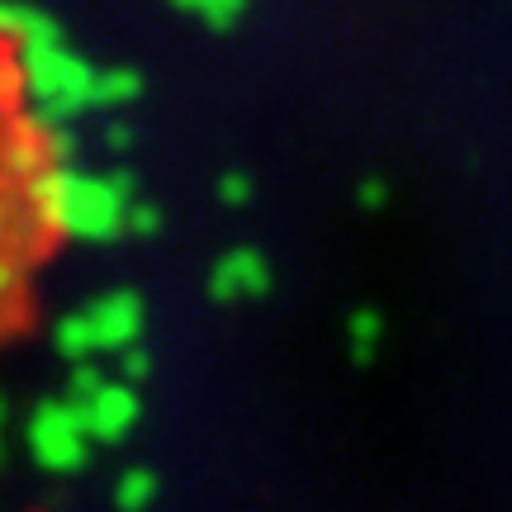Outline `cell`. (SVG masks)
Here are the masks:
<instances>
[{"label":"cell","mask_w":512,"mask_h":512,"mask_svg":"<svg viewBox=\"0 0 512 512\" xmlns=\"http://www.w3.org/2000/svg\"><path fill=\"white\" fill-rule=\"evenodd\" d=\"M133 209V181L119 176H86L67 171L62 181V238L67 242H114L128 233Z\"/></svg>","instance_id":"2"},{"label":"cell","mask_w":512,"mask_h":512,"mask_svg":"<svg viewBox=\"0 0 512 512\" xmlns=\"http://www.w3.org/2000/svg\"><path fill=\"white\" fill-rule=\"evenodd\" d=\"M67 128L29 95L24 48L0 34V337L29 323L34 271L62 238V181L72 171Z\"/></svg>","instance_id":"1"},{"label":"cell","mask_w":512,"mask_h":512,"mask_svg":"<svg viewBox=\"0 0 512 512\" xmlns=\"http://www.w3.org/2000/svg\"><path fill=\"white\" fill-rule=\"evenodd\" d=\"M24 76H29V95L43 119H72V114L95 105V67L86 57H76L67 43H43V48H24Z\"/></svg>","instance_id":"3"},{"label":"cell","mask_w":512,"mask_h":512,"mask_svg":"<svg viewBox=\"0 0 512 512\" xmlns=\"http://www.w3.org/2000/svg\"><path fill=\"white\" fill-rule=\"evenodd\" d=\"M266 290H271V266H266V256L256 252V247L223 252L214 261V271H209V294L223 299V304H233V299H261Z\"/></svg>","instance_id":"6"},{"label":"cell","mask_w":512,"mask_h":512,"mask_svg":"<svg viewBox=\"0 0 512 512\" xmlns=\"http://www.w3.org/2000/svg\"><path fill=\"white\" fill-rule=\"evenodd\" d=\"M380 313H370V309H361V313H351V323H347V342H351V361L356 366H370L375 361V347H380Z\"/></svg>","instance_id":"11"},{"label":"cell","mask_w":512,"mask_h":512,"mask_svg":"<svg viewBox=\"0 0 512 512\" xmlns=\"http://www.w3.org/2000/svg\"><path fill=\"white\" fill-rule=\"evenodd\" d=\"M0 34H10L19 48H43V43H62V24L38 5L0 0Z\"/></svg>","instance_id":"8"},{"label":"cell","mask_w":512,"mask_h":512,"mask_svg":"<svg viewBox=\"0 0 512 512\" xmlns=\"http://www.w3.org/2000/svg\"><path fill=\"white\" fill-rule=\"evenodd\" d=\"M81 408V422L95 441H124L133 432V422L143 413V403L133 394V384H105L91 403H76Z\"/></svg>","instance_id":"7"},{"label":"cell","mask_w":512,"mask_h":512,"mask_svg":"<svg viewBox=\"0 0 512 512\" xmlns=\"http://www.w3.org/2000/svg\"><path fill=\"white\" fill-rule=\"evenodd\" d=\"M171 5H181L185 15H195L209 29H233L247 15V0H171Z\"/></svg>","instance_id":"12"},{"label":"cell","mask_w":512,"mask_h":512,"mask_svg":"<svg viewBox=\"0 0 512 512\" xmlns=\"http://www.w3.org/2000/svg\"><path fill=\"white\" fill-rule=\"evenodd\" d=\"M29 451L48 475H76L91 456V432L72 399H48L29 418Z\"/></svg>","instance_id":"4"},{"label":"cell","mask_w":512,"mask_h":512,"mask_svg":"<svg viewBox=\"0 0 512 512\" xmlns=\"http://www.w3.org/2000/svg\"><path fill=\"white\" fill-rule=\"evenodd\" d=\"M219 200H223V209H247V200H252L247 171H223L219 176Z\"/></svg>","instance_id":"14"},{"label":"cell","mask_w":512,"mask_h":512,"mask_svg":"<svg viewBox=\"0 0 512 512\" xmlns=\"http://www.w3.org/2000/svg\"><path fill=\"white\" fill-rule=\"evenodd\" d=\"M119 370H124L128 384H138V380H147V375H152V361H147L143 347H133V351H124V356H119Z\"/></svg>","instance_id":"16"},{"label":"cell","mask_w":512,"mask_h":512,"mask_svg":"<svg viewBox=\"0 0 512 512\" xmlns=\"http://www.w3.org/2000/svg\"><path fill=\"white\" fill-rule=\"evenodd\" d=\"M81 318H86L91 342H95V351H100V356H105V351L124 356V351H133L138 342H143V299H138L133 290L100 294L95 304H86V309H81Z\"/></svg>","instance_id":"5"},{"label":"cell","mask_w":512,"mask_h":512,"mask_svg":"<svg viewBox=\"0 0 512 512\" xmlns=\"http://www.w3.org/2000/svg\"><path fill=\"white\" fill-rule=\"evenodd\" d=\"M356 200H361V209H384V185L380 181H361Z\"/></svg>","instance_id":"17"},{"label":"cell","mask_w":512,"mask_h":512,"mask_svg":"<svg viewBox=\"0 0 512 512\" xmlns=\"http://www.w3.org/2000/svg\"><path fill=\"white\" fill-rule=\"evenodd\" d=\"M143 91V76L128 67H105L95 76V105H133Z\"/></svg>","instance_id":"10"},{"label":"cell","mask_w":512,"mask_h":512,"mask_svg":"<svg viewBox=\"0 0 512 512\" xmlns=\"http://www.w3.org/2000/svg\"><path fill=\"white\" fill-rule=\"evenodd\" d=\"M157 228H162V209L147 200H133V209H128V233H133V238H152Z\"/></svg>","instance_id":"15"},{"label":"cell","mask_w":512,"mask_h":512,"mask_svg":"<svg viewBox=\"0 0 512 512\" xmlns=\"http://www.w3.org/2000/svg\"><path fill=\"white\" fill-rule=\"evenodd\" d=\"M157 503V475L152 470H124L119 475V484H114V508L119 512H147Z\"/></svg>","instance_id":"9"},{"label":"cell","mask_w":512,"mask_h":512,"mask_svg":"<svg viewBox=\"0 0 512 512\" xmlns=\"http://www.w3.org/2000/svg\"><path fill=\"white\" fill-rule=\"evenodd\" d=\"M105 143H110L114 152H124V147L133 143V128H128V124H110V133H105Z\"/></svg>","instance_id":"18"},{"label":"cell","mask_w":512,"mask_h":512,"mask_svg":"<svg viewBox=\"0 0 512 512\" xmlns=\"http://www.w3.org/2000/svg\"><path fill=\"white\" fill-rule=\"evenodd\" d=\"M105 370L95 366V361H86V366H72V380H67V399L72 403H91L100 389H105Z\"/></svg>","instance_id":"13"}]
</instances>
